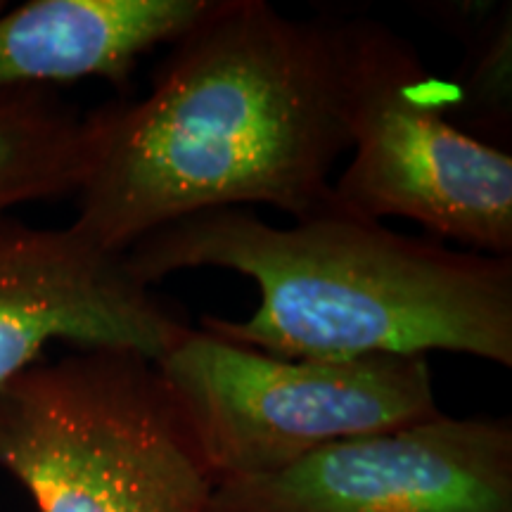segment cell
<instances>
[{"label":"cell","mask_w":512,"mask_h":512,"mask_svg":"<svg viewBox=\"0 0 512 512\" xmlns=\"http://www.w3.org/2000/svg\"><path fill=\"white\" fill-rule=\"evenodd\" d=\"M214 0H31L0 15V95L95 76L124 88Z\"/></svg>","instance_id":"ba28073f"},{"label":"cell","mask_w":512,"mask_h":512,"mask_svg":"<svg viewBox=\"0 0 512 512\" xmlns=\"http://www.w3.org/2000/svg\"><path fill=\"white\" fill-rule=\"evenodd\" d=\"M86 174V121L53 88L0 95V214L76 195Z\"/></svg>","instance_id":"9c48e42d"},{"label":"cell","mask_w":512,"mask_h":512,"mask_svg":"<svg viewBox=\"0 0 512 512\" xmlns=\"http://www.w3.org/2000/svg\"><path fill=\"white\" fill-rule=\"evenodd\" d=\"M451 27L463 36V74L451 79L456 102L451 117L465 133L501 147L512 126V12L491 5H463Z\"/></svg>","instance_id":"30bf717a"},{"label":"cell","mask_w":512,"mask_h":512,"mask_svg":"<svg viewBox=\"0 0 512 512\" xmlns=\"http://www.w3.org/2000/svg\"><path fill=\"white\" fill-rule=\"evenodd\" d=\"M190 325L128 266L76 230L0 214V384L41 363L53 342L164 356Z\"/></svg>","instance_id":"52a82bcc"},{"label":"cell","mask_w":512,"mask_h":512,"mask_svg":"<svg viewBox=\"0 0 512 512\" xmlns=\"http://www.w3.org/2000/svg\"><path fill=\"white\" fill-rule=\"evenodd\" d=\"M332 36L351 150L332 211L401 216L439 242L512 256V155L453 121L451 79L373 19L332 24Z\"/></svg>","instance_id":"277c9868"},{"label":"cell","mask_w":512,"mask_h":512,"mask_svg":"<svg viewBox=\"0 0 512 512\" xmlns=\"http://www.w3.org/2000/svg\"><path fill=\"white\" fill-rule=\"evenodd\" d=\"M155 363L216 482L441 415L427 356L278 358L190 328Z\"/></svg>","instance_id":"5b68a950"},{"label":"cell","mask_w":512,"mask_h":512,"mask_svg":"<svg viewBox=\"0 0 512 512\" xmlns=\"http://www.w3.org/2000/svg\"><path fill=\"white\" fill-rule=\"evenodd\" d=\"M126 261L150 287L209 266L252 278V316H204L200 328L278 358L451 351L512 368V256L337 211L283 228L249 209H214L155 230Z\"/></svg>","instance_id":"7a4b0ae2"},{"label":"cell","mask_w":512,"mask_h":512,"mask_svg":"<svg viewBox=\"0 0 512 512\" xmlns=\"http://www.w3.org/2000/svg\"><path fill=\"white\" fill-rule=\"evenodd\" d=\"M83 121L72 228L117 254L202 211L330 214L332 169L349 150L332 24L264 0H214L171 43L147 95Z\"/></svg>","instance_id":"6da1fadb"},{"label":"cell","mask_w":512,"mask_h":512,"mask_svg":"<svg viewBox=\"0 0 512 512\" xmlns=\"http://www.w3.org/2000/svg\"><path fill=\"white\" fill-rule=\"evenodd\" d=\"M0 470L38 512H209L216 489L157 363L112 347L0 384Z\"/></svg>","instance_id":"3957f363"},{"label":"cell","mask_w":512,"mask_h":512,"mask_svg":"<svg viewBox=\"0 0 512 512\" xmlns=\"http://www.w3.org/2000/svg\"><path fill=\"white\" fill-rule=\"evenodd\" d=\"M209 512H512L508 418H437L216 482Z\"/></svg>","instance_id":"8992f818"}]
</instances>
